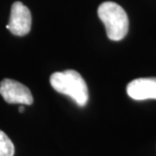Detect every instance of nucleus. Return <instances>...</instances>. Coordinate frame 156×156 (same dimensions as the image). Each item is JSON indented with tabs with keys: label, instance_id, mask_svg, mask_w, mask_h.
Segmentation results:
<instances>
[{
	"label": "nucleus",
	"instance_id": "obj_1",
	"mask_svg": "<svg viewBox=\"0 0 156 156\" xmlns=\"http://www.w3.org/2000/svg\"><path fill=\"white\" fill-rule=\"evenodd\" d=\"M50 83L56 91L68 95L79 107H84L88 101V88L82 76L75 70L55 72L50 77Z\"/></svg>",
	"mask_w": 156,
	"mask_h": 156
},
{
	"label": "nucleus",
	"instance_id": "obj_4",
	"mask_svg": "<svg viewBox=\"0 0 156 156\" xmlns=\"http://www.w3.org/2000/svg\"><path fill=\"white\" fill-rule=\"evenodd\" d=\"M6 29L9 30L12 35L18 37L26 36L30 33L32 29V14L23 3L16 1L12 4Z\"/></svg>",
	"mask_w": 156,
	"mask_h": 156
},
{
	"label": "nucleus",
	"instance_id": "obj_5",
	"mask_svg": "<svg viewBox=\"0 0 156 156\" xmlns=\"http://www.w3.org/2000/svg\"><path fill=\"white\" fill-rule=\"evenodd\" d=\"M127 93L135 101L156 99V78H137L127 85Z\"/></svg>",
	"mask_w": 156,
	"mask_h": 156
},
{
	"label": "nucleus",
	"instance_id": "obj_2",
	"mask_svg": "<svg viewBox=\"0 0 156 156\" xmlns=\"http://www.w3.org/2000/svg\"><path fill=\"white\" fill-rule=\"evenodd\" d=\"M98 14L105 24L108 39L121 41L126 37L129 30V18L122 6L112 1L104 2L98 6Z\"/></svg>",
	"mask_w": 156,
	"mask_h": 156
},
{
	"label": "nucleus",
	"instance_id": "obj_7",
	"mask_svg": "<svg viewBox=\"0 0 156 156\" xmlns=\"http://www.w3.org/2000/svg\"><path fill=\"white\" fill-rule=\"evenodd\" d=\"M18 111H20V113H23V112H24V108L23 107V105H20V108H18Z\"/></svg>",
	"mask_w": 156,
	"mask_h": 156
},
{
	"label": "nucleus",
	"instance_id": "obj_6",
	"mask_svg": "<svg viewBox=\"0 0 156 156\" xmlns=\"http://www.w3.org/2000/svg\"><path fill=\"white\" fill-rule=\"evenodd\" d=\"M14 145L9 137L0 130V156H13Z\"/></svg>",
	"mask_w": 156,
	"mask_h": 156
},
{
	"label": "nucleus",
	"instance_id": "obj_3",
	"mask_svg": "<svg viewBox=\"0 0 156 156\" xmlns=\"http://www.w3.org/2000/svg\"><path fill=\"white\" fill-rule=\"evenodd\" d=\"M0 94L7 104L30 105L34 102L32 92L26 85L8 78L0 83Z\"/></svg>",
	"mask_w": 156,
	"mask_h": 156
}]
</instances>
